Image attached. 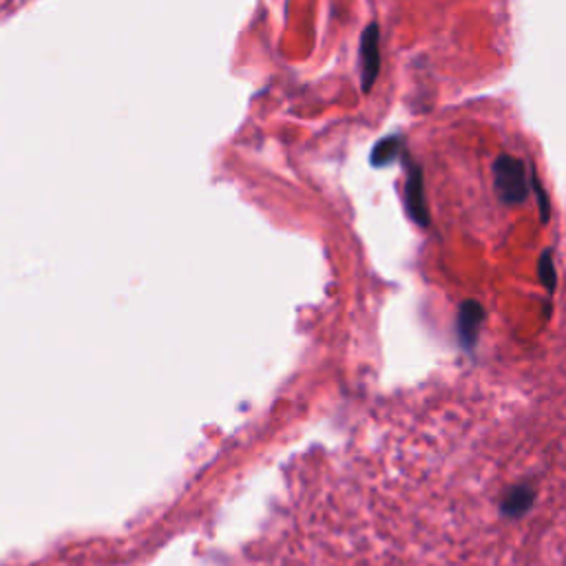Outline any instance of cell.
<instances>
[{"label": "cell", "instance_id": "cell-1", "mask_svg": "<svg viewBox=\"0 0 566 566\" xmlns=\"http://www.w3.org/2000/svg\"><path fill=\"white\" fill-rule=\"evenodd\" d=\"M497 186L502 188V195L506 199H522L526 195V177L522 161L504 157L497 164Z\"/></svg>", "mask_w": 566, "mask_h": 566}, {"label": "cell", "instance_id": "cell-2", "mask_svg": "<svg viewBox=\"0 0 566 566\" xmlns=\"http://www.w3.org/2000/svg\"><path fill=\"white\" fill-rule=\"evenodd\" d=\"M533 502H535V491L531 484H513L500 500V513L509 520H515L526 515Z\"/></svg>", "mask_w": 566, "mask_h": 566}]
</instances>
